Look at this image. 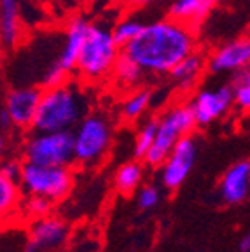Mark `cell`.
<instances>
[{
    "label": "cell",
    "mask_w": 250,
    "mask_h": 252,
    "mask_svg": "<svg viewBox=\"0 0 250 252\" xmlns=\"http://www.w3.org/2000/svg\"><path fill=\"white\" fill-rule=\"evenodd\" d=\"M250 65V40L238 37L222 44L207 58V68L212 74H233Z\"/></svg>",
    "instance_id": "cell-12"
},
{
    "label": "cell",
    "mask_w": 250,
    "mask_h": 252,
    "mask_svg": "<svg viewBox=\"0 0 250 252\" xmlns=\"http://www.w3.org/2000/svg\"><path fill=\"white\" fill-rule=\"evenodd\" d=\"M20 182L25 194L44 196L53 203L68 194L74 177L68 166H47L25 161L21 165Z\"/></svg>",
    "instance_id": "cell-6"
},
{
    "label": "cell",
    "mask_w": 250,
    "mask_h": 252,
    "mask_svg": "<svg viewBox=\"0 0 250 252\" xmlns=\"http://www.w3.org/2000/svg\"><path fill=\"white\" fill-rule=\"evenodd\" d=\"M88 102L86 91L70 81L44 88L30 128L33 131L72 130L86 116L90 107Z\"/></svg>",
    "instance_id": "cell-2"
},
{
    "label": "cell",
    "mask_w": 250,
    "mask_h": 252,
    "mask_svg": "<svg viewBox=\"0 0 250 252\" xmlns=\"http://www.w3.org/2000/svg\"><path fill=\"white\" fill-rule=\"evenodd\" d=\"M229 88L233 93V103L240 110L250 109V70L249 67L233 72L229 79Z\"/></svg>",
    "instance_id": "cell-20"
},
{
    "label": "cell",
    "mask_w": 250,
    "mask_h": 252,
    "mask_svg": "<svg viewBox=\"0 0 250 252\" xmlns=\"http://www.w3.org/2000/svg\"><path fill=\"white\" fill-rule=\"evenodd\" d=\"M25 159L47 166H70L74 159L72 130L33 131L25 142Z\"/></svg>",
    "instance_id": "cell-7"
},
{
    "label": "cell",
    "mask_w": 250,
    "mask_h": 252,
    "mask_svg": "<svg viewBox=\"0 0 250 252\" xmlns=\"http://www.w3.org/2000/svg\"><path fill=\"white\" fill-rule=\"evenodd\" d=\"M58 2L63 9H79V7H84V5L91 4L93 0H58Z\"/></svg>",
    "instance_id": "cell-29"
},
{
    "label": "cell",
    "mask_w": 250,
    "mask_h": 252,
    "mask_svg": "<svg viewBox=\"0 0 250 252\" xmlns=\"http://www.w3.org/2000/svg\"><path fill=\"white\" fill-rule=\"evenodd\" d=\"M144 175V168L138 161H128L116 172V189L123 194H131L138 188Z\"/></svg>",
    "instance_id": "cell-21"
},
{
    "label": "cell",
    "mask_w": 250,
    "mask_h": 252,
    "mask_svg": "<svg viewBox=\"0 0 250 252\" xmlns=\"http://www.w3.org/2000/svg\"><path fill=\"white\" fill-rule=\"evenodd\" d=\"M74 128V159L82 166L98 165L112 142L110 121L103 114H86Z\"/></svg>",
    "instance_id": "cell-5"
},
{
    "label": "cell",
    "mask_w": 250,
    "mask_h": 252,
    "mask_svg": "<svg viewBox=\"0 0 250 252\" xmlns=\"http://www.w3.org/2000/svg\"><path fill=\"white\" fill-rule=\"evenodd\" d=\"M20 188L18 182L12 179L5 177L4 173L0 172V220H4L16 210L18 203H20Z\"/></svg>",
    "instance_id": "cell-22"
},
{
    "label": "cell",
    "mask_w": 250,
    "mask_h": 252,
    "mask_svg": "<svg viewBox=\"0 0 250 252\" xmlns=\"http://www.w3.org/2000/svg\"><path fill=\"white\" fill-rule=\"evenodd\" d=\"M196 153H198V146H196L194 137L186 135L177 140V144L172 147L170 154L161 165L163 166L161 181H163L164 188L173 191L184 184V181L189 177V173L194 166Z\"/></svg>",
    "instance_id": "cell-8"
},
{
    "label": "cell",
    "mask_w": 250,
    "mask_h": 252,
    "mask_svg": "<svg viewBox=\"0 0 250 252\" xmlns=\"http://www.w3.org/2000/svg\"><path fill=\"white\" fill-rule=\"evenodd\" d=\"M126 7H145V5H153L159 0H119Z\"/></svg>",
    "instance_id": "cell-30"
},
{
    "label": "cell",
    "mask_w": 250,
    "mask_h": 252,
    "mask_svg": "<svg viewBox=\"0 0 250 252\" xmlns=\"http://www.w3.org/2000/svg\"><path fill=\"white\" fill-rule=\"evenodd\" d=\"M156 125H157V118H153V119H147V121L140 126L137 138H135V146H133V154H135V158L142 159V158L145 156V153L149 151V147L153 146L154 135H156Z\"/></svg>",
    "instance_id": "cell-24"
},
{
    "label": "cell",
    "mask_w": 250,
    "mask_h": 252,
    "mask_svg": "<svg viewBox=\"0 0 250 252\" xmlns=\"http://www.w3.org/2000/svg\"><path fill=\"white\" fill-rule=\"evenodd\" d=\"M205 68H207V56L203 53H199L198 49H194L184 60H180L168 72V75L172 77L173 86L180 93H189L199 83Z\"/></svg>",
    "instance_id": "cell-16"
},
{
    "label": "cell",
    "mask_w": 250,
    "mask_h": 252,
    "mask_svg": "<svg viewBox=\"0 0 250 252\" xmlns=\"http://www.w3.org/2000/svg\"><path fill=\"white\" fill-rule=\"evenodd\" d=\"M240 252H250V235H245L240 240Z\"/></svg>",
    "instance_id": "cell-31"
},
{
    "label": "cell",
    "mask_w": 250,
    "mask_h": 252,
    "mask_svg": "<svg viewBox=\"0 0 250 252\" xmlns=\"http://www.w3.org/2000/svg\"><path fill=\"white\" fill-rule=\"evenodd\" d=\"M159 203V191L153 186H145L140 189L138 193V207L144 210H151L154 209L156 205Z\"/></svg>",
    "instance_id": "cell-27"
},
{
    "label": "cell",
    "mask_w": 250,
    "mask_h": 252,
    "mask_svg": "<svg viewBox=\"0 0 250 252\" xmlns=\"http://www.w3.org/2000/svg\"><path fill=\"white\" fill-rule=\"evenodd\" d=\"M144 25L145 23L142 20H138V18H135V16L128 14V16H123L121 20L110 28V32H112L114 40L123 47L125 44H128L129 40L135 39V37L138 35V32L142 30Z\"/></svg>",
    "instance_id": "cell-23"
},
{
    "label": "cell",
    "mask_w": 250,
    "mask_h": 252,
    "mask_svg": "<svg viewBox=\"0 0 250 252\" xmlns=\"http://www.w3.org/2000/svg\"><path fill=\"white\" fill-rule=\"evenodd\" d=\"M68 77H70V75L66 74L58 63L53 62L51 65L44 70L40 84H42L44 88H53V86H58V84H63L65 81H68Z\"/></svg>",
    "instance_id": "cell-26"
},
{
    "label": "cell",
    "mask_w": 250,
    "mask_h": 252,
    "mask_svg": "<svg viewBox=\"0 0 250 252\" xmlns=\"http://www.w3.org/2000/svg\"><path fill=\"white\" fill-rule=\"evenodd\" d=\"M222 0H172L168 5L170 18L189 25L191 28H198L203 23L208 12L220 4Z\"/></svg>",
    "instance_id": "cell-17"
},
{
    "label": "cell",
    "mask_w": 250,
    "mask_h": 252,
    "mask_svg": "<svg viewBox=\"0 0 250 252\" xmlns=\"http://www.w3.org/2000/svg\"><path fill=\"white\" fill-rule=\"evenodd\" d=\"M0 172L4 173L5 177L12 179L14 182L20 181V172H21V165L16 161H7L2 165V168H0Z\"/></svg>",
    "instance_id": "cell-28"
},
{
    "label": "cell",
    "mask_w": 250,
    "mask_h": 252,
    "mask_svg": "<svg viewBox=\"0 0 250 252\" xmlns=\"http://www.w3.org/2000/svg\"><path fill=\"white\" fill-rule=\"evenodd\" d=\"M37 2H47V0H37Z\"/></svg>",
    "instance_id": "cell-33"
},
{
    "label": "cell",
    "mask_w": 250,
    "mask_h": 252,
    "mask_svg": "<svg viewBox=\"0 0 250 252\" xmlns=\"http://www.w3.org/2000/svg\"><path fill=\"white\" fill-rule=\"evenodd\" d=\"M42 90L37 86H18L12 88L5 96L4 109L11 119L12 126L18 128H30L35 118V110L39 105V98Z\"/></svg>",
    "instance_id": "cell-13"
},
{
    "label": "cell",
    "mask_w": 250,
    "mask_h": 252,
    "mask_svg": "<svg viewBox=\"0 0 250 252\" xmlns=\"http://www.w3.org/2000/svg\"><path fill=\"white\" fill-rule=\"evenodd\" d=\"M90 25L91 23L84 16H74L65 28V35H63L62 47H60L56 63H58L60 67L68 75H70V72H74V68H75V62H77L81 47L88 35Z\"/></svg>",
    "instance_id": "cell-14"
},
{
    "label": "cell",
    "mask_w": 250,
    "mask_h": 252,
    "mask_svg": "<svg viewBox=\"0 0 250 252\" xmlns=\"http://www.w3.org/2000/svg\"><path fill=\"white\" fill-rule=\"evenodd\" d=\"M110 75L114 77V81L119 84L125 90H131V88H137L144 79V70L138 67L137 63L129 60L126 55H119V58L116 60L112 67Z\"/></svg>",
    "instance_id": "cell-18"
},
{
    "label": "cell",
    "mask_w": 250,
    "mask_h": 252,
    "mask_svg": "<svg viewBox=\"0 0 250 252\" xmlns=\"http://www.w3.org/2000/svg\"><path fill=\"white\" fill-rule=\"evenodd\" d=\"M27 0H0V49L12 51L27 35Z\"/></svg>",
    "instance_id": "cell-10"
},
{
    "label": "cell",
    "mask_w": 250,
    "mask_h": 252,
    "mask_svg": "<svg viewBox=\"0 0 250 252\" xmlns=\"http://www.w3.org/2000/svg\"><path fill=\"white\" fill-rule=\"evenodd\" d=\"M194 116L188 103H175L157 118L156 135L144 159L151 166H161L177 140L194 130Z\"/></svg>",
    "instance_id": "cell-4"
},
{
    "label": "cell",
    "mask_w": 250,
    "mask_h": 252,
    "mask_svg": "<svg viewBox=\"0 0 250 252\" xmlns=\"http://www.w3.org/2000/svg\"><path fill=\"white\" fill-rule=\"evenodd\" d=\"M196 49V30L173 18L145 23L138 35L121 47L144 74H168Z\"/></svg>",
    "instance_id": "cell-1"
},
{
    "label": "cell",
    "mask_w": 250,
    "mask_h": 252,
    "mask_svg": "<svg viewBox=\"0 0 250 252\" xmlns=\"http://www.w3.org/2000/svg\"><path fill=\"white\" fill-rule=\"evenodd\" d=\"M4 149H5V142H4V138L0 137V156L4 154Z\"/></svg>",
    "instance_id": "cell-32"
},
{
    "label": "cell",
    "mask_w": 250,
    "mask_h": 252,
    "mask_svg": "<svg viewBox=\"0 0 250 252\" xmlns=\"http://www.w3.org/2000/svg\"><path fill=\"white\" fill-rule=\"evenodd\" d=\"M189 107L192 110L196 125L207 126L217 121L233 107V93L229 84H220V86L198 91Z\"/></svg>",
    "instance_id": "cell-9"
},
{
    "label": "cell",
    "mask_w": 250,
    "mask_h": 252,
    "mask_svg": "<svg viewBox=\"0 0 250 252\" xmlns=\"http://www.w3.org/2000/svg\"><path fill=\"white\" fill-rule=\"evenodd\" d=\"M119 55L121 46L114 40L110 28L102 23H91L74 70L84 81H102L110 75Z\"/></svg>",
    "instance_id": "cell-3"
},
{
    "label": "cell",
    "mask_w": 250,
    "mask_h": 252,
    "mask_svg": "<svg viewBox=\"0 0 250 252\" xmlns=\"http://www.w3.org/2000/svg\"><path fill=\"white\" fill-rule=\"evenodd\" d=\"M153 102V94L149 90H135L125 98L121 105V116L125 121H135V119L142 118L145 114V110L149 109Z\"/></svg>",
    "instance_id": "cell-19"
},
{
    "label": "cell",
    "mask_w": 250,
    "mask_h": 252,
    "mask_svg": "<svg viewBox=\"0 0 250 252\" xmlns=\"http://www.w3.org/2000/svg\"><path fill=\"white\" fill-rule=\"evenodd\" d=\"M250 191V161L242 159L227 168L219 184V193L224 203L240 205L247 200Z\"/></svg>",
    "instance_id": "cell-15"
},
{
    "label": "cell",
    "mask_w": 250,
    "mask_h": 252,
    "mask_svg": "<svg viewBox=\"0 0 250 252\" xmlns=\"http://www.w3.org/2000/svg\"><path fill=\"white\" fill-rule=\"evenodd\" d=\"M68 228L63 220L46 216L35 219L30 226V240L25 245V252H53L66 242Z\"/></svg>",
    "instance_id": "cell-11"
},
{
    "label": "cell",
    "mask_w": 250,
    "mask_h": 252,
    "mask_svg": "<svg viewBox=\"0 0 250 252\" xmlns=\"http://www.w3.org/2000/svg\"><path fill=\"white\" fill-rule=\"evenodd\" d=\"M51 212V201L44 196L37 194H27V200L23 201V214L30 219H40V217L49 216Z\"/></svg>",
    "instance_id": "cell-25"
}]
</instances>
